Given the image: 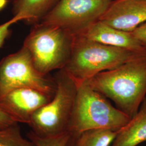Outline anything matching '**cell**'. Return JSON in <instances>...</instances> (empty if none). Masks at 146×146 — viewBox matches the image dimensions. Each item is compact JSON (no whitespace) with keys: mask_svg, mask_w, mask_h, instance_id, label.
<instances>
[{"mask_svg":"<svg viewBox=\"0 0 146 146\" xmlns=\"http://www.w3.org/2000/svg\"><path fill=\"white\" fill-rule=\"evenodd\" d=\"M99 20L132 32L146 22V0H113Z\"/></svg>","mask_w":146,"mask_h":146,"instance_id":"9c48e42d","label":"cell"},{"mask_svg":"<svg viewBox=\"0 0 146 146\" xmlns=\"http://www.w3.org/2000/svg\"><path fill=\"white\" fill-rule=\"evenodd\" d=\"M0 146H34L29 139L23 137L18 123L0 128Z\"/></svg>","mask_w":146,"mask_h":146,"instance_id":"5bb4252c","label":"cell"},{"mask_svg":"<svg viewBox=\"0 0 146 146\" xmlns=\"http://www.w3.org/2000/svg\"><path fill=\"white\" fill-rule=\"evenodd\" d=\"M58 0H15L13 2L14 16L27 23H40L56 5Z\"/></svg>","mask_w":146,"mask_h":146,"instance_id":"7c38bea8","label":"cell"},{"mask_svg":"<svg viewBox=\"0 0 146 146\" xmlns=\"http://www.w3.org/2000/svg\"><path fill=\"white\" fill-rule=\"evenodd\" d=\"M73 35L60 27L40 22L33 25L23 46L30 53L37 70L48 75L66 66L71 54Z\"/></svg>","mask_w":146,"mask_h":146,"instance_id":"277c9868","label":"cell"},{"mask_svg":"<svg viewBox=\"0 0 146 146\" xmlns=\"http://www.w3.org/2000/svg\"><path fill=\"white\" fill-rule=\"evenodd\" d=\"M68 133L78 134L93 129L120 130L131 119L114 107L86 82L79 84Z\"/></svg>","mask_w":146,"mask_h":146,"instance_id":"3957f363","label":"cell"},{"mask_svg":"<svg viewBox=\"0 0 146 146\" xmlns=\"http://www.w3.org/2000/svg\"><path fill=\"white\" fill-rule=\"evenodd\" d=\"M73 141H74V140H73V136L70 134V139H69V141H68L66 146H73Z\"/></svg>","mask_w":146,"mask_h":146,"instance_id":"ffe728a7","label":"cell"},{"mask_svg":"<svg viewBox=\"0 0 146 146\" xmlns=\"http://www.w3.org/2000/svg\"><path fill=\"white\" fill-rule=\"evenodd\" d=\"M16 123L17 122L0 109V128H5Z\"/></svg>","mask_w":146,"mask_h":146,"instance_id":"ac0fdd59","label":"cell"},{"mask_svg":"<svg viewBox=\"0 0 146 146\" xmlns=\"http://www.w3.org/2000/svg\"><path fill=\"white\" fill-rule=\"evenodd\" d=\"M56 91L49 102L37 110L28 125L36 135L52 137L68 133L78 86L63 69L56 74Z\"/></svg>","mask_w":146,"mask_h":146,"instance_id":"5b68a950","label":"cell"},{"mask_svg":"<svg viewBox=\"0 0 146 146\" xmlns=\"http://www.w3.org/2000/svg\"><path fill=\"white\" fill-rule=\"evenodd\" d=\"M20 21H21L20 18L13 16L11 20L0 25V47L3 44L6 38L11 33V27Z\"/></svg>","mask_w":146,"mask_h":146,"instance_id":"2e32d148","label":"cell"},{"mask_svg":"<svg viewBox=\"0 0 146 146\" xmlns=\"http://www.w3.org/2000/svg\"><path fill=\"white\" fill-rule=\"evenodd\" d=\"M145 54L146 52L110 46L76 34L73 35L70 58L63 69L78 85L99 73Z\"/></svg>","mask_w":146,"mask_h":146,"instance_id":"7a4b0ae2","label":"cell"},{"mask_svg":"<svg viewBox=\"0 0 146 146\" xmlns=\"http://www.w3.org/2000/svg\"><path fill=\"white\" fill-rule=\"evenodd\" d=\"M146 141V96L137 113L121 128L110 146H137Z\"/></svg>","mask_w":146,"mask_h":146,"instance_id":"8fae6325","label":"cell"},{"mask_svg":"<svg viewBox=\"0 0 146 146\" xmlns=\"http://www.w3.org/2000/svg\"><path fill=\"white\" fill-rule=\"evenodd\" d=\"M113 0H58L40 22L78 34L99 21Z\"/></svg>","mask_w":146,"mask_h":146,"instance_id":"52a82bcc","label":"cell"},{"mask_svg":"<svg viewBox=\"0 0 146 146\" xmlns=\"http://www.w3.org/2000/svg\"><path fill=\"white\" fill-rule=\"evenodd\" d=\"M21 88L37 89L52 97L56 88L54 78L37 70L30 53L23 46L0 61V98L10 91Z\"/></svg>","mask_w":146,"mask_h":146,"instance_id":"8992f818","label":"cell"},{"mask_svg":"<svg viewBox=\"0 0 146 146\" xmlns=\"http://www.w3.org/2000/svg\"><path fill=\"white\" fill-rule=\"evenodd\" d=\"M8 3V0H0V11H2Z\"/></svg>","mask_w":146,"mask_h":146,"instance_id":"d6986e66","label":"cell"},{"mask_svg":"<svg viewBox=\"0 0 146 146\" xmlns=\"http://www.w3.org/2000/svg\"><path fill=\"white\" fill-rule=\"evenodd\" d=\"M52 96L35 89H15L0 98V109L17 123L28 125L34 113Z\"/></svg>","mask_w":146,"mask_h":146,"instance_id":"ba28073f","label":"cell"},{"mask_svg":"<svg viewBox=\"0 0 146 146\" xmlns=\"http://www.w3.org/2000/svg\"><path fill=\"white\" fill-rule=\"evenodd\" d=\"M85 82L111 100L131 119L146 96V54L99 73Z\"/></svg>","mask_w":146,"mask_h":146,"instance_id":"6da1fadb","label":"cell"},{"mask_svg":"<svg viewBox=\"0 0 146 146\" xmlns=\"http://www.w3.org/2000/svg\"><path fill=\"white\" fill-rule=\"evenodd\" d=\"M142 46L146 48V22L131 32Z\"/></svg>","mask_w":146,"mask_h":146,"instance_id":"e0dca14e","label":"cell"},{"mask_svg":"<svg viewBox=\"0 0 146 146\" xmlns=\"http://www.w3.org/2000/svg\"><path fill=\"white\" fill-rule=\"evenodd\" d=\"M27 135L34 146H66L70 137V134L67 133L55 137H41L32 131L29 132Z\"/></svg>","mask_w":146,"mask_h":146,"instance_id":"9a60e30c","label":"cell"},{"mask_svg":"<svg viewBox=\"0 0 146 146\" xmlns=\"http://www.w3.org/2000/svg\"><path fill=\"white\" fill-rule=\"evenodd\" d=\"M119 131L93 129L71 134L73 137V146H110Z\"/></svg>","mask_w":146,"mask_h":146,"instance_id":"4fadbf2b","label":"cell"},{"mask_svg":"<svg viewBox=\"0 0 146 146\" xmlns=\"http://www.w3.org/2000/svg\"><path fill=\"white\" fill-rule=\"evenodd\" d=\"M78 34L110 46L146 52V48L142 46L131 32L115 28L101 20L95 22Z\"/></svg>","mask_w":146,"mask_h":146,"instance_id":"30bf717a","label":"cell"}]
</instances>
